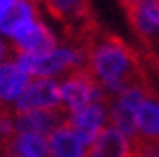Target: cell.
I'll return each instance as SVG.
<instances>
[{
  "label": "cell",
  "instance_id": "4fadbf2b",
  "mask_svg": "<svg viewBox=\"0 0 159 157\" xmlns=\"http://www.w3.org/2000/svg\"><path fill=\"white\" fill-rule=\"evenodd\" d=\"M47 142H49V157H85L87 155V146L66 124V120L51 132Z\"/></svg>",
  "mask_w": 159,
  "mask_h": 157
},
{
  "label": "cell",
  "instance_id": "52a82bcc",
  "mask_svg": "<svg viewBox=\"0 0 159 157\" xmlns=\"http://www.w3.org/2000/svg\"><path fill=\"white\" fill-rule=\"evenodd\" d=\"M107 120H109V103L103 101V103H91L76 113H68L66 124L89 147L95 142V138L101 134V130L105 128Z\"/></svg>",
  "mask_w": 159,
  "mask_h": 157
},
{
  "label": "cell",
  "instance_id": "2e32d148",
  "mask_svg": "<svg viewBox=\"0 0 159 157\" xmlns=\"http://www.w3.org/2000/svg\"><path fill=\"white\" fill-rule=\"evenodd\" d=\"M120 2H122V6L126 8V10H128V12H130V10H132V8H134V6H136V4H138V2H142V0H120Z\"/></svg>",
  "mask_w": 159,
  "mask_h": 157
},
{
  "label": "cell",
  "instance_id": "8fae6325",
  "mask_svg": "<svg viewBox=\"0 0 159 157\" xmlns=\"http://www.w3.org/2000/svg\"><path fill=\"white\" fill-rule=\"evenodd\" d=\"M64 122V116L58 111H27L14 116L16 134H39L47 136Z\"/></svg>",
  "mask_w": 159,
  "mask_h": 157
},
{
  "label": "cell",
  "instance_id": "30bf717a",
  "mask_svg": "<svg viewBox=\"0 0 159 157\" xmlns=\"http://www.w3.org/2000/svg\"><path fill=\"white\" fill-rule=\"evenodd\" d=\"M37 21V4L35 0H16L8 14L0 20V35L8 39L20 37Z\"/></svg>",
  "mask_w": 159,
  "mask_h": 157
},
{
  "label": "cell",
  "instance_id": "6da1fadb",
  "mask_svg": "<svg viewBox=\"0 0 159 157\" xmlns=\"http://www.w3.org/2000/svg\"><path fill=\"white\" fill-rule=\"evenodd\" d=\"M85 64L95 82L111 95H118L130 83L144 80L138 54L113 35H95L91 39Z\"/></svg>",
  "mask_w": 159,
  "mask_h": 157
},
{
  "label": "cell",
  "instance_id": "e0dca14e",
  "mask_svg": "<svg viewBox=\"0 0 159 157\" xmlns=\"http://www.w3.org/2000/svg\"><path fill=\"white\" fill-rule=\"evenodd\" d=\"M4 56H6V45L2 41V37H0V62L4 60Z\"/></svg>",
  "mask_w": 159,
  "mask_h": 157
},
{
  "label": "cell",
  "instance_id": "277c9868",
  "mask_svg": "<svg viewBox=\"0 0 159 157\" xmlns=\"http://www.w3.org/2000/svg\"><path fill=\"white\" fill-rule=\"evenodd\" d=\"M60 95L62 105L66 107L68 113H76L91 103L107 101L105 89L95 82L87 68H80L64 78V82L60 83Z\"/></svg>",
  "mask_w": 159,
  "mask_h": 157
},
{
  "label": "cell",
  "instance_id": "5bb4252c",
  "mask_svg": "<svg viewBox=\"0 0 159 157\" xmlns=\"http://www.w3.org/2000/svg\"><path fill=\"white\" fill-rule=\"evenodd\" d=\"M29 83V76L16 60L0 62V103H14Z\"/></svg>",
  "mask_w": 159,
  "mask_h": 157
},
{
  "label": "cell",
  "instance_id": "8992f818",
  "mask_svg": "<svg viewBox=\"0 0 159 157\" xmlns=\"http://www.w3.org/2000/svg\"><path fill=\"white\" fill-rule=\"evenodd\" d=\"M128 16L140 41L149 51L157 52L159 64V0H142L128 12Z\"/></svg>",
  "mask_w": 159,
  "mask_h": 157
},
{
  "label": "cell",
  "instance_id": "3957f363",
  "mask_svg": "<svg viewBox=\"0 0 159 157\" xmlns=\"http://www.w3.org/2000/svg\"><path fill=\"white\" fill-rule=\"evenodd\" d=\"M149 91H152V87L146 80L134 82L115 97L113 105H109L111 126L122 132L126 138L134 140V142H136V113Z\"/></svg>",
  "mask_w": 159,
  "mask_h": 157
},
{
  "label": "cell",
  "instance_id": "9a60e30c",
  "mask_svg": "<svg viewBox=\"0 0 159 157\" xmlns=\"http://www.w3.org/2000/svg\"><path fill=\"white\" fill-rule=\"evenodd\" d=\"M14 157H49L47 136L39 134H16L12 138Z\"/></svg>",
  "mask_w": 159,
  "mask_h": 157
},
{
  "label": "cell",
  "instance_id": "7c38bea8",
  "mask_svg": "<svg viewBox=\"0 0 159 157\" xmlns=\"http://www.w3.org/2000/svg\"><path fill=\"white\" fill-rule=\"evenodd\" d=\"M136 140L159 144V95L149 91L136 113Z\"/></svg>",
  "mask_w": 159,
  "mask_h": 157
},
{
  "label": "cell",
  "instance_id": "7a4b0ae2",
  "mask_svg": "<svg viewBox=\"0 0 159 157\" xmlns=\"http://www.w3.org/2000/svg\"><path fill=\"white\" fill-rule=\"evenodd\" d=\"M16 62L27 76L54 80L57 76H68L80 68H85L87 51L76 45H58L45 54H18Z\"/></svg>",
  "mask_w": 159,
  "mask_h": 157
},
{
  "label": "cell",
  "instance_id": "ac0fdd59",
  "mask_svg": "<svg viewBox=\"0 0 159 157\" xmlns=\"http://www.w3.org/2000/svg\"><path fill=\"white\" fill-rule=\"evenodd\" d=\"M157 78H159V64H157Z\"/></svg>",
  "mask_w": 159,
  "mask_h": 157
},
{
  "label": "cell",
  "instance_id": "ba28073f",
  "mask_svg": "<svg viewBox=\"0 0 159 157\" xmlns=\"http://www.w3.org/2000/svg\"><path fill=\"white\" fill-rule=\"evenodd\" d=\"M12 45L18 54H45L58 47L57 35L39 20L20 37H16Z\"/></svg>",
  "mask_w": 159,
  "mask_h": 157
},
{
  "label": "cell",
  "instance_id": "5b68a950",
  "mask_svg": "<svg viewBox=\"0 0 159 157\" xmlns=\"http://www.w3.org/2000/svg\"><path fill=\"white\" fill-rule=\"evenodd\" d=\"M60 105V83H57V80H51V78H35L33 82L27 83L20 99L16 101V111H58Z\"/></svg>",
  "mask_w": 159,
  "mask_h": 157
},
{
  "label": "cell",
  "instance_id": "9c48e42d",
  "mask_svg": "<svg viewBox=\"0 0 159 157\" xmlns=\"http://www.w3.org/2000/svg\"><path fill=\"white\" fill-rule=\"evenodd\" d=\"M134 140L126 138L113 126H105L95 142L87 147L85 157H132Z\"/></svg>",
  "mask_w": 159,
  "mask_h": 157
}]
</instances>
